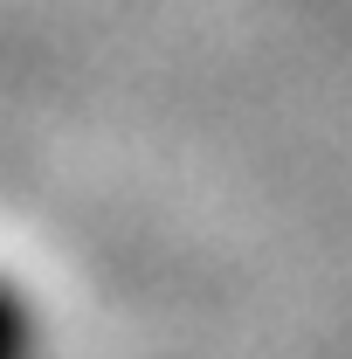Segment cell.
<instances>
[{
  "label": "cell",
  "instance_id": "1",
  "mask_svg": "<svg viewBox=\"0 0 352 359\" xmlns=\"http://www.w3.org/2000/svg\"><path fill=\"white\" fill-rule=\"evenodd\" d=\"M0 359H55V325L48 304L21 269L0 263Z\"/></svg>",
  "mask_w": 352,
  "mask_h": 359
}]
</instances>
